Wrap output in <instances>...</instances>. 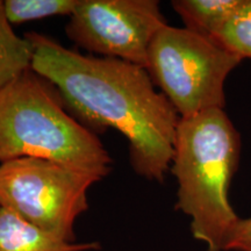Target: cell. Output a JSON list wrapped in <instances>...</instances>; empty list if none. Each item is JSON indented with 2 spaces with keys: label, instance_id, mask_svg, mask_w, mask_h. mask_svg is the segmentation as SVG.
<instances>
[{
  "label": "cell",
  "instance_id": "cell-1",
  "mask_svg": "<svg viewBox=\"0 0 251 251\" xmlns=\"http://www.w3.org/2000/svg\"><path fill=\"white\" fill-rule=\"evenodd\" d=\"M25 37L33 49L31 70L61 93L72 115L90 130L126 137L135 174L163 183L175 155L180 115L146 68L65 48L43 34Z\"/></svg>",
  "mask_w": 251,
  "mask_h": 251
},
{
  "label": "cell",
  "instance_id": "cell-2",
  "mask_svg": "<svg viewBox=\"0 0 251 251\" xmlns=\"http://www.w3.org/2000/svg\"><path fill=\"white\" fill-rule=\"evenodd\" d=\"M241 135L225 109L180 119L170 171L178 183L176 208L191 219L207 251H227L237 222L228 191L241 158Z\"/></svg>",
  "mask_w": 251,
  "mask_h": 251
},
{
  "label": "cell",
  "instance_id": "cell-3",
  "mask_svg": "<svg viewBox=\"0 0 251 251\" xmlns=\"http://www.w3.org/2000/svg\"><path fill=\"white\" fill-rule=\"evenodd\" d=\"M48 159L102 179L112 157L99 137L77 120L58 90L28 69L0 90V163Z\"/></svg>",
  "mask_w": 251,
  "mask_h": 251
},
{
  "label": "cell",
  "instance_id": "cell-4",
  "mask_svg": "<svg viewBox=\"0 0 251 251\" xmlns=\"http://www.w3.org/2000/svg\"><path fill=\"white\" fill-rule=\"evenodd\" d=\"M186 28L165 25L153 37L147 71L181 119L226 106L225 84L242 62Z\"/></svg>",
  "mask_w": 251,
  "mask_h": 251
},
{
  "label": "cell",
  "instance_id": "cell-5",
  "mask_svg": "<svg viewBox=\"0 0 251 251\" xmlns=\"http://www.w3.org/2000/svg\"><path fill=\"white\" fill-rule=\"evenodd\" d=\"M100 180L48 159H12L0 164V208L63 241L76 242V220L89 209L87 192Z\"/></svg>",
  "mask_w": 251,
  "mask_h": 251
},
{
  "label": "cell",
  "instance_id": "cell-6",
  "mask_svg": "<svg viewBox=\"0 0 251 251\" xmlns=\"http://www.w3.org/2000/svg\"><path fill=\"white\" fill-rule=\"evenodd\" d=\"M165 25L157 0H80L65 33L86 51L146 68L150 45Z\"/></svg>",
  "mask_w": 251,
  "mask_h": 251
},
{
  "label": "cell",
  "instance_id": "cell-7",
  "mask_svg": "<svg viewBox=\"0 0 251 251\" xmlns=\"http://www.w3.org/2000/svg\"><path fill=\"white\" fill-rule=\"evenodd\" d=\"M98 242H67L0 208V251H92Z\"/></svg>",
  "mask_w": 251,
  "mask_h": 251
},
{
  "label": "cell",
  "instance_id": "cell-8",
  "mask_svg": "<svg viewBox=\"0 0 251 251\" xmlns=\"http://www.w3.org/2000/svg\"><path fill=\"white\" fill-rule=\"evenodd\" d=\"M243 2L244 0H175L171 6L183 20L184 28L213 41Z\"/></svg>",
  "mask_w": 251,
  "mask_h": 251
},
{
  "label": "cell",
  "instance_id": "cell-9",
  "mask_svg": "<svg viewBox=\"0 0 251 251\" xmlns=\"http://www.w3.org/2000/svg\"><path fill=\"white\" fill-rule=\"evenodd\" d=\"M33 49L26 37L14 33L0 0V90L31 67Z\"/></svg>",
  "mask_w": 251,
  "mask_h": 251
},
{
  "label": "cell",
  "instance_id": "cell-10",
  "mask_svg": "<svg viewBox=\"0 0 251 251\" xmlns=\"http://www.w3.org/2000/svg\"><path fill=\"white\" fill-rule=\"evenodd\" d=\"M80 0H4L6 17L11 25H20L59 15H70Z\"/></svg>",
  "mask_w": 251,
  "mask_h": 251
},
{
  "label": "cell",
  "instance_id": "cell-11",
  "mask_svg": "<svg viewBox=\"0 0 251 251\" xmlns=\"http://www.w3.org/2000/svg\"><path fill=\"white\" fill-rule=\"evenodd\" d=\"M213 42L241 59H251V0H244L241 8L229 19Z\"/></svg>",
  "mask_w": 251,
  "mask_h": 251
},
{
  "label": "cell",
  "instance_id": "cell-12",
  "mask_svg": "<svg viewBox=\"0 0 251 251\" xmlns=\"http://www.w3.org/2000/svg\"><path fill=\"white\" fill-rule=\"evenodd\" d=\"M227 251H251V218L240 219L229 238Z\"/></svg>",
  "mask_w": 251,
  "mask_h": 251
}]
</instances>
